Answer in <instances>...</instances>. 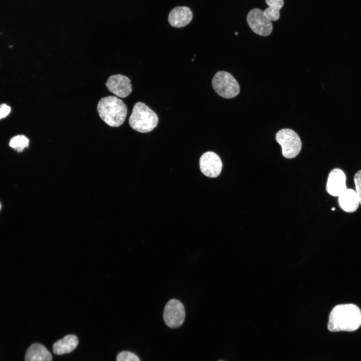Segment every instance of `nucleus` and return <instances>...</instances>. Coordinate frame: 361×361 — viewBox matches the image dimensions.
Returning <instances> with one entry per match:
<instances>
[{
  "mask_svg": "<svg viewBox=\"0 0 361 361\" xmlns=\"http://www.w3.org/2000/svg\"><path fill=\"white\" fill-rule=\"evenodd\" d=\"M361 326V310L353 304H339L331 311L327 328L331 332L353 331Z\"/></svg>",
  "mask_w": 361,
  "mask_h": 361,
  "instance_id": "obj_1",
  "label": "nucleus"
},
{
  "mask_svg": "<svg viewBox=\"0 0 361 361\" xmlns=\"http://www.w3.org/2000/svg\"><path fill=\"white\" fill-rule=\"evenodd\" d=\"M97 111L103 121L111 127H118L124 122L127 108L119 98L109 96L103 97L98 103Z\"/></svg>",
  "mask_w": 361,
  "mask_h": 361,
  "instance_id": "obj_2",
  "label": "nucleus"
},
{
  "mask_svg": "<svg viewBox=\"0 0 361 361\" xmlns=\"http://www.w3.org/2000/svg\"><path fill=\"white\" fill-rule=\"evenodd\" d=\"M158 117L157 114L144 103H136L129 118V123L134 130L141 132H148L157 126Z\"/></svg>",
  "mask_w": 361,
  "mask_h": 361,
  "instance_id": "obj_3",
  "label": "nucleus"
},
{
  "mask_svg": "<svg viewBox=\"0 0 361 361\" xmlns=\"http://www.w3.org/2000/svg\"><path fill=\"white\" fill-rule=\"evenodd\" d=\"M215 91L225 98H232L237 96L240 90L239 83L230 73L221 71L215 74L212 80Z\"/></svg>",
  "mask_w": 361,
  "mask_h": 361,
  "instance_id": "obj_4",
  "label": "nucleus"
},
{
  "mask_svg": "<svg viewBox=\"0 0 361 361\" xmlns=\"http://www.w3.org/2000/svg\"><path fill=\"white\" fill-rule=\"evenodd\" d=\"M276 140L282 147L283 156L292 158L296 156L301 148V141L298 135L293 130L284 128L276 134Z\"/></svg>",
  "mask_w": 361,
  "mask_h": 361,
  "instance_id": "obj_5",
  "label": "nucleus"
},
{
  "mask_svg": "<svg viewBox=\"0 0 361 361\" xmlns=\"http://www.w3.org/2000/svg\"><path fill=\"white\" fill-rule=\"evenodd\" d=\"M163 318L165 324L170 328L182 325L185 318V310L182 303L175 299L169 300L164 307Z\"/></svg>",
  "mask_w": 361,
  "mask_h": 361,
  "instance_id": "obj_6",
  "label": "nucleus"
},
{
  "mask_svg": "<svg viewBox=\"0 0 361 361\" xmlns=\"http://www.w3.org/2000/svg\"><path fill=\"white\" fill-rule=\"evenodd\" d=\"M247 21L251 30L261 36L270 35L273 30L271 21L261 10L255 8L251 10L247 16Z\"/></svg>",
  "mask_w": 361,
  "mask_h": 361,
  "instance_id": "obj_7",
  "label": "nucleus"
},
{
  "mask_svg": "<svg viewBox=\"0 0 361 361\" xmlns=\"http://www.w3.org/2000/svg\"><path fill=\"white\" fill-rule=\"evenodd\" d=\"M202 172L210 177H216L221 173L222 163L220 157L213 151L205 152L200 159Z\"/></svg>",
  "mask_w": 361,
  "mask_h": 361,
  "instance_id": "obj_8",
  "label": "nucleus"
},
{
  "mask_svg": "<svg viewBox=\"0 0 361 361\" xmlns=\"http://www.w3.org/2000/svg\"><path fill=\"white\" fill-rule=\"evenodd\" d=\"M130 80L126 76L116 74L110 76L105 83L108 90L121 98L127 97L132 92Z\"/></svg>",
  "mask_w": 361,
  "mask_h": 361,
  "instance_id": "obj_9",
  "label": "nucleus"
},
{
  "mask_svg": "<svg viewBox=\"0 0 361 361\" xmlns=\"http://www.w3.org/2000/svg\"><path fill=\"white\" fill-rule=\"evenodd\" d=\"M346 176L344 172L339 168H334L329 173L326 190L327 193L334 197H338L346 189Z\"/></svg>",
  "mask_w": 361,
  "mask_h": 361,
  "instance_id": "obj_10",
  "label": "nucleus"
},
{
  "mask_svg": "<svg viewBox=\"0 0 361 361\" xmlns=\"http://www.w3.org/2000/svg\"><path fill=\"white\" fill-rule=\"evenodd\" d=\"M193 13L187 7H177L169 13L168 21L170 25L175 28H182L188 25L192 20Z\"/></svg>",
  "mask_w": 361,
  "mask_h": 361,
  "instance_id": "obj_11",
  "label": "nucleus"
},
{
  "mask_svg": "<svg viewBox=\"0 0 361 361\" xmlns=\"http://www.w3.org/2000/svg\"><path fill=\"white\" fill-rule=\"evenodd\" d=\"M338 203L342 210L352 213L357 209L359 201L356 191L351 189H346L338 196Z\"/></svg>",
  "mask_w": 361,
  "mask_h": 361,
  "instance_id": "obj_12",
  "label": "nucleus"
},
{
  "mask_svg": "<svg viewBox=\"0 0 361 361\" xmlns=\"http://www.w3.org/2000/svg\"><path fill=\"white\" fill-rule=\"evenodd\" d=\"M25 361H52L51 354L43 345L35 343L27 350Z\"/></svg>",
  "mask_w": 361,
  "mask_h": 361,
  "instance_id": "obj_13",
  "label": "nucleus"
},
{
  "mask_svg": "<svg viewBox=\"0 0 361 361\" xmlns=\"http://www.w3.org/2000/svg\"><path fill=\"white\" fill-rule=\"evenodd\" d=\"M78 344V339L76 335H67L53 344V352L58 355L70 353L77 346Z\"/></svg>",
  "mask_w": 361,
  "mask_h": 361,
  "instance_id": "obj_14",
  "label": "nucleus"
},
{
  "mask_svg": "<svg viewBox=\"0 0 361 361\" xmlns=\"http://www.w3.org/2000/svg\"><path fill=\"white\" fill-rule=\"evenodd\" d=\"M269 7L264 12L270 21H275L280 17L279 11L284 5L283 0H265Z\"/></svg>",
  "mask_w": 361,
  "mask_h": 361,
  "instance_id": "obj_15",
  "label": "nucleus"
},
{
  "mask_svg": "<svg viewBox=\"0 0 361 361\" xmlns=\"http://www.w3.org/2000/svg\"><path fill=\"white\" fill-rule=\"evenodd\" d=\"M29 140L24 135H18L13 137L10 141V146L20 152L29 146Z\"/></svg>",
  "mask_w": 361,
  "mask_h": 361,
  "instance_id": "obj_16",
  "label": "nucleus"
},
{
  "mask_svg": "<svg viewBox=\"0 0 361 361\" xmlns=\"http://www.w3.org/2000/svg\"><path fill=\"white\" fill-rule=\"evenodd\" d=\"M117 361H140L138 357L134 353L124 351L120 352L117 356Z\"/></svg>",
  "mask_w": 361,
  "mask_h": 361,
  "instance_id": "obj_17",
  "label": "nucleus"
},
{
  "mask_svg": "<svg viewBox=\"0 0 361 361\" xmlns=\"http://www.w3.org/2000/svg\"><path fill=\"white\" fill-rule=\"evenodd\" d=\"M354 182L359 204H361V170L355 173L354 177Z\"/></svg>",
  "mask_w": 361,
  "mask_h": 361,
  "instance_id": "obj_18",
  "label": "nucleus"
},
{
  "mask_svg": "<svg viewBox=\"0 0 361 361\" xmlns=\"http://www.w3.org/2000/svg\"><path fill=\"white\" fill-rule=\"evenodd\" d=\"M11 111V107L6 104L0 105V119L8 116Z\"/></svg>",
  "mask_w": 361,
  "mask_h": 361,
  "instance_id": "obj_19",
  "label": "nucleus"
},
{
  "mask_svg": "<svg viewBox=\"0 0 361 361\" xmlns=\"http://www.w3.org/2000/svg\"><path fill=\"white\" fill-rule=\"evenodd\" d=\"M1 208H2V205H1V202H0V211H1Z\"/></svg>",
  "mask_w": 361,
  "mask_h": 361,
  "instance_id": "obj_20",
  "label": "nucleus"
},
{
  "mask_svg": "<svg viewBox=\"0 0 361 361\" xmlns=\"http://www.w3.org/2000/svg\"><path fill=\"white\" fill-rule=\"evenodd\" d=\"M331 210H332V211L335 210V208H332L331 209Z\"/></svg>",
  "mask_w": 361,
  "mask_h": 361,
  "instance_id": "obj_21",
  "label": "nucleus"
},
{
  "mask_svg": "<svg viewBox=\"0 0 361 361\" xmlns=\"http://www.w3.org/2000/svg\"><path fill=\"white\" fill-rule=\"evenodd\" d=\"M235 35H238V33H235Z\"/></svg>",
  "mask_w": 361,
  "mask_h": 361,
  "instance_id": "obj_22",
  "label": "nucleus"
},
{
  "mask_svg": "<svg viewBox=\"0 0 361 361\" xmlns=\"http://www.w3.org/2000/svg\"><path fill=\"white\" fill-rule=\"evenodd\" d=\"M220 361H222V360H220Z\"/></svg>",
  "mask_w": 361,
  "mask_h": 361,
  "instance_id": "obj_23",
  "label": "nucleus"
}]
</instances>
